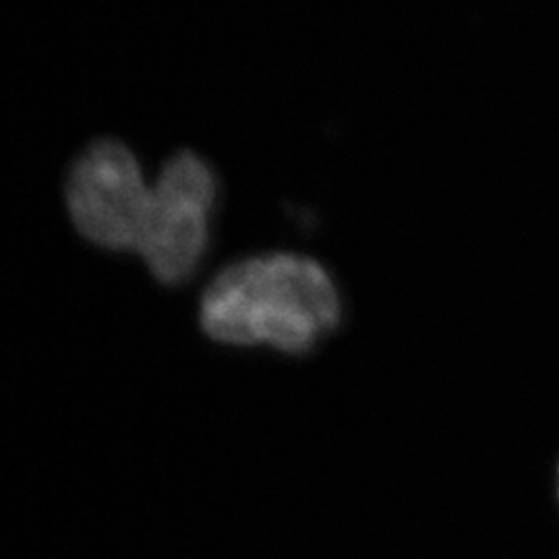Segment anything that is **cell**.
Here are the masks:
<instances>
[{"label": "cell", "mask_w": 559, "mask_h": 559, "mask_svg": "<svg viewBox=\"0 0 559 559\" xmlns=\"http://www.w3.org/2000/svg\"><path fill=\"white\" fill-rule=\"evenodd\" d=\"M218 201L221 177L201 154L185 147L164 160L135 253L158 284L182 286L200 272Z\"/></svg>", "instance_id": "2"}, {"label": "cell", "mask_w": 559, "mask_h": 559, "mask_svg": "<svg viewBox=\"0 0 559 559\" xmlns=\"http://www.w3.org/2000/svg\"><path fill=\"white\" fill-rule=\"evenodd\" d=\"M203 334L224 346L311 353L342 320V299L320 261L290 251L226 263L205 284L198 313Z\"/></svg>", "instance_id": "1"}, {"label": "cell", "mask_w": 559, "mask_h": 559, "mask_svg": "<svg viewBox=\"0 0 559 559\" xmlns=\"http://www.w3.org/2000/svg\"><path fill=\"white\" fill-rule=\"evenodd\" d=\"M62 198L81 239L110 253H138L152 185L138 154L117 138L90 141L62 182Z\"/></svg>", "instance_id": "3"}]
</instances>
